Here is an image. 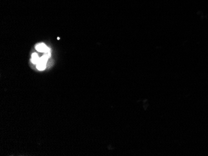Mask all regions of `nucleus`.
Returning <instances> with one entry per match:
<instances>
[{
  "label": "nucleus",
  "mask_w": 208,
  "mask_h": 156,
  "mask_svg": "<svg viewBox=\"0 0 208 156\" xmlns=\"http://www.w3.org/2000/svg\"><path fill=\"white\" fill-rule=\"evenodd\" d=\"M50 53H46L44 56L43 57L39 58V62L36 65H37V69L39 70H44L46 69V63L48 62V59L50 57Z\"/></svg>",
  "instance_id": "obj_1"
},
{
  "label": "nucleus",
  "mask_w": 208,
  "mask_h": 156,
  "mask_svg": "<svg viewBox=\"0 0 208 156\" xmlns=\"http://www.w3.org/2000/svg\"><path fill=\"white\" fill-rule=\"evenodd\" d=\"M36 48L37 51L40 52L48 53L49 51V47H47L45 44H43V43H40V44H39L38 45H36Z\"/></svg>",
  "instance_id": "obj_2"
},
{
  "label": "nucleus",
  "mask_w": 208,
  "mask_h": 156,
  "mask_svg": "<svg viewBox=\"0 0 208 156\" xmlns=\"http://www.w3.org/2000/svg\"><path fill=\"white\" fill-rule=\"evenodd\" d=\"M39 60V57L38 55L36 53H34L32 56V59H31V61L33 64H37L38 63Z\"/></svg>",
  "instance_id": "obj_3"
}]
</instances>
